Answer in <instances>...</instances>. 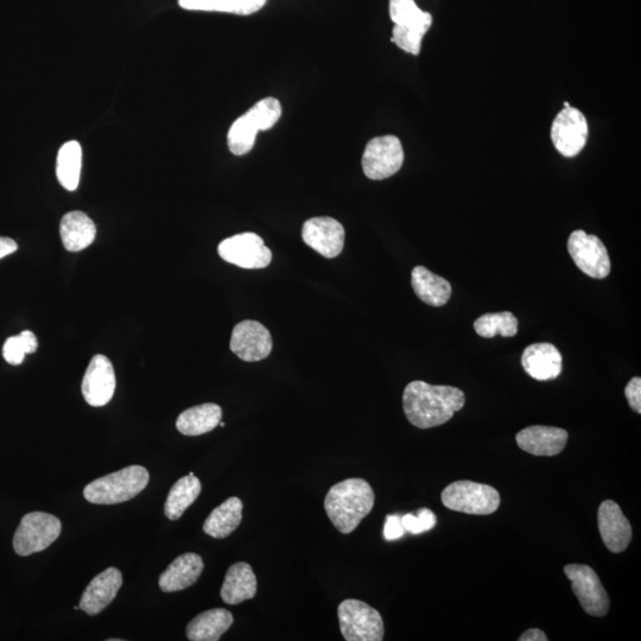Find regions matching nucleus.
<instances>
[{"label": "nucleus", "instance_id": "f3484780", "mask_svg": "<svg viewBox=\"0 0 641 641\" xmlns=\"http://www.w3.org/2000/svg\"><path fill=\"white\" fill-rule=\"evenodd\" d=\"M123 586V575L116 568H109L95 576L81 596L80 609L86 614L98 615L116 599Z\"/></svg>", "mask_w": 641, "mask_h": 641}, {"label": "nucleus", "instance_id": "f03ea898", "mask_svg": "<svg viewBox=\"0 0 641 641\" xmlns=\"http://www.w3.org/2000/svg\"><path fill=\"white\" fill-rule=\"evenodd\" d=\"M374 492L364 479L353 478L330 488L325 499V510L336 530L349 535L358 528L361 520L371 513Z\"/></svg>", "mask_w": 641, "mask_h": 641}, {"label": "nucleus", "instance_id": "aec40b11", "mask_svg": "<svg viewBox=\"0 0 641 641\" xmlns=\"http://www.w3.org/2000/svg\"><path fill=\"white\" fill-rule=\"evenodd\" d=\"M203 568L202 557L194 552L177 557L160 576L162 592L175 593L192 587L200 579Z\"/></svg>", "mask_w": 641, "mask_h": 641}, {"label": "nucleus", "instance_id": "c85d7f7f", "mask_svg": "<svg viewBox=\"0 0 641 641\" xmlns=\"http://www.w3.org/2000/svg\"><path fill=\"white\" fill-rule=\"evenodd\" d=\"M82 167V148L79 142L63 144L56 162V176L61 186L69 192L79 187Z\"/></svg>", "mask_w": 641, "mask_h": 641}, {"label": "nucleus", "instance_id": "2f4dec72", "mask_svg": "<svg viewBox=\"0 0 641 641\" xmlns=\"http://www.w3.org/2000/svg\"><path fill=\"white\" fill-rule=\"evenodd\" d=\"M414 514H405L402 517V524L405 532H410L412 535H421L423 532L433 530L437 523L435 513L429 509H421Z\"/></svg>", "mask_w": 641, "mask_h": 641}, {"label": "nucleus", "instance_id": "2eb2a0df", "mask_svg": "<svg viewBox=\"0 0 641 641\" xmlns=\"http://www.w3.org/2000/svg\"><path fill=\"white\" fill-rule=\"evenodd\" d=\"M116 385V373L110 359L105 355H95L82 380L81 390L85 401L94 408L109 404Z\"/></svg>", "mask_w": 641, "mask_h": 641}, {"label": "nucleus", "instance_id": "f8f14e48", "mask_svg": "<svg viewBox=\"0 0 641 641\" xmlns=\"http://www.w3.org/2000/svg\"><path fill=\"white\" fill-rule=\"evenodd\" d=\"M219 256L225 262L243 269H265L271 263L272 252L256 233H240L221 241Z\"/></svg>", "mask_w": 641, "mask_h": 641}, {"label": "nucleus", "instance_id": "e433bc0d", "mask_svg": "<svg viewBox=\"0 0 641 641\" xmlns=\"http://www.w3.org/2000/svg\"><path fill=\"white\" fill-rule=\"evenodd\" d=\"M219 425H220V427L224 428L226 424L224 422L220 421Z\"/></svg>", "mask_w": 641, "mask_h": 641}, {"label": "nucleus", "instance_id": "6ab92c4d", "mask_svg": "<svg viewBox=\"0 0 641 641\" xmlns=\"http://www.w3.org/2000/svg\"><path fill=\"white\" fill-rule=\"evenodd\" d=\"M522 365L526 373L539 382L556 379L562 372V354L548 342L525 348Z\"/></svg>", "mask_w": 641, "mask_h": 641}, {"label": "nucleus", "instance_id": "423d86ee", "mask_svg": "<svg viewBox=\"0 0 641 641\" xmlns=\"http://www.w3.org/2000/svg\"><path fill=\"white\" fill-rule=\"evenodd\" d=\"M342 636L347 641H382L384 621L382 615L366 602L348 599L338 607Z\"/></svg>", "mask_w": 641, "mask_h": 641}, {"label": "nucleus", "instance_id": "bb28decb", "mask_svg": "<svg viewBox=\"0 0 641 641\" xmlns=\"http://www.w3.org/2000/svg\"><path fill=\"white\" fill-rule=\"evenodd\" d=\"M268 0H179L180 8L188 11L221 12L238 16L255 15Z\"/></svg>", "mask_w": 641, "mask_h": 641}, {"label": "nucleus", "instance_id": "393cba45", "mask_svg": "<svg viewBox=\"0 0 641 641\" xmlns=\"http://www.w3.org/2000/svg\"><path fill=\"white\" fill-rule=\"evenodd\" d=\"M221 417L219 405L206 403L183 411L177 418L176 428L186 436L205 435L218 427Z\"/></svg>", "mask_w": 641, "mask_h": 641}, {"label": "nucleus", "instance_id": "c9c22d12", "mask_svg": "<svg viewBox=\"0 0 641 641\" xmlns=\"http://www.w3.org/2000/svg\"><path fill=\"white\" fill-rule=\"evenodd\" d=\"M519 641H548V637L542 630L531 628L519 637Z\"/></svg>", "mask_w": 641, "mask_h": 641}, {"label": "nucleus", "instance_id": "473e14b6", "mask_svg": "<svg viewBox=\"0 0 641 641\" xmlns=\"http://www.w3.org/2000/svg\"><path fill=\"white\" fill-rule=\"evenodd\" d=\"M405 530L402 524V517L398 514H391L386 517L384 526V537L386 541H396L404 536Z\"/></svg>", "mask_w": 641, "mask_h": 641}, {"label": "nucleus", "instance_id": "7c9ffc66", "mask_svg": "<svg viewBox=\"0 0 641 641\" xmlns=\"http://www.w3.org/2000/svg\"><path fill=\"white\" fill-rule=\"evenodd\" d=\"M38 341L36 335L30 330H24L23 333L11 336L6 340L3 347V357L10 365H21L25 355L33 354L37 351Z\"/></svg>", "mask_w": 641, "mask_h": 641}, {"label": "nucleus", "instance_id": "6e6552de", "mask_svg": "<svg viewBox=\"0 0 641 641\" xmlns=\"http://www.w3.org/2000/svg\"><path fill=\"white\" fill-rule=\"evenodd\" d=\"M404 158L401 139L390 135L380 136L367 143L361 165L368 179L382 181L402 169Z\"/></svg>", "mask_w": 641, "mask_h": 641}, {"label": "nucleus", "instance_id": "f257e3e1", "mask_svg": "<svg viewBox=\"0 0 641 641\" xmlns=\"http://www.w3.org/2000/svg\"><path fill=\"white\" fill-rule=\"evenodd\" d=\"M465 403V393L458 387L430 385L422 380L406 385L403 393L404 414L412 425L420 429L435 428L449 422Z\"/></svg>", "mask_w": 641, "mask_h": 641}, {"label": "nucleus", "instance_id": "a211bd4d", "mask_svg": "<svg viewBox=\"0 0 641 641\" xmlns=\"http://www.w3.org/2000/svg\"><path fill=\"white\" fill-rule=\"evenodd\" d=\"M566 430L544 425L525 428L516 437L518 447L535 456H556L561 454L568 443Z\"/></svg>", "mask_w": 641, "mask_h": 641}, {"label": "nucleus", "instance_id": "5701e85b", "mask_svg": "<svg viewBox=\"0 0 641 641\" xmlns=\"http://www.w3.org/2000/svg\"><path fill=\"white\" fill-rule=\"evenodd\" d=\"M411 285L422 302L431 307H442L452 297V285L441 276L433 274L424 266L412 270Z\"/></svg>", "mask_w": 641, "mask_h": 641}, {"label": "nucleus", "instance_id": "f704fd0d", "mask_svg": "<svg viewBox=\"0 0 641 641\" xmlns=\"http://www.w3.org/2000/svg\"><path fill=\"white\" fill-rule=\"evenodd\" d=\"M18 245L15 240L6 237H0V259L12 255L16 252Z\"/></svg>", "mask_w": 641, "mask_h": 641}, {"label": "nucleus", "instance_id": "72a5a7b5", "mask_svg": "<svg viewBox=\"0 0 641 641\" xmlns=\"http://www.w3.org/2000/svg\"><path fill=\"white\" fill-rule=\"evenodd\" d=\"M625 396L627 398L628 404H630L631 409L636 411L637 414H641V379L639 377L633 378L630 383L627 384L625 389Z\"/></svg>", "mask_w": 641, "mask_h": 641}, {"label": "nucleus", "instance_id": "ddd939ff", "mask_svg": "<svg viewBox=\"0 0 641 641\" xmlns=\"http://www.w3.org/2000/svg\"><path fill=\"white\" fill-rule=\"evenodd\" d=\"M272 336L262 323L245 320L233 328L231 351L247 363H255L269 357L272 351Z\"/></svg>", "mask_w": 641, "mask_h": 641}, {"label": "nucleus", "instance_id": "a878e982", "mask_svg": "<svg viewBox=\"0 0 641 641\" xmlns=\"http://www.w3.org/2000/svg\"><path fill=\"white\" fill-rule=\"evenodd\" d=\"M243 501L237 497L227 499L214 509L203 524V531L215 539L231 536L243 519Z\"/></svg>", "mask_w": 641, "mask_h": 641}, {"label": "nucleus", "instance_id": "4c0bfd02", "mask_svg": "<svg viewBox=\"0 0 641 641\" xmlns=\"http://www.w3.org/2000/svg\"><path fill=\"white\" fill-rule=\"evenodd\" d=\"M569 106H570L569 103H567L566 101V103H564V107H569Z\"/></svg>", "mask_w": 641, "mask_h": 641}, {"label": "nucleus", "instance_id": "1a4fd4ad", "mask_svg": "<svg viewBox=\"0 0 641 641\" xmlns=\"http://www.w3.org/2000/svg\"><path fill=\"white\" fill-rule=\"evenodd\" d=\"M551 142L564 157L573 158L585 149L589 125L585 114L575 107H564L551 125Z\"/></svg>", "mask_w": 641, "mask_h": 641}, {"label": "nucleus", "instance_id": "b1692460", "mask_svg": "<svg viewBox=\"0 0 641 641\" xmlns=\"http://www.w3.org/2000/svg\"><path fill=\"white\" fill-rule=\"evenodd\" d=\"M233 621V615L227 609H209L190 621L187 637L192 641H218L230 630Z\"/></svg>", "mask_w": 641, "mask_h": 641}, {"label": "nucleus", "instance_id": "9d476101", "mask_svg": "<svg viewBox=\"0 0 641 641\" xmlns=\"http://www.w3.org/2000/svg\"><path fill=\"white\" fill-rule=\"evenodd\" d=\"M568 252L583 274L595 279H604L611 274V259L598 237L577 230L570 234Z\"/></svg>", "mask_w": 641, "mask_h": 641}, {"label": "nucleus", "instance_id": "20e7f679", "mask_svg": "<svg viewBox=\"0 0 641 641\" xmlns=\"http://www.w3.org/2000/svg\"><path fill=\"white\" fill-rule=\"evenodd\" d=\"M149 480V472L144 467H126L88 484L84 497L88 503L95 505L122 504L143 492Z\"/></svg>", "mask_w": 641, "mask_h": 641}, {"label": "nucleus", "instance_id": "cd10ccee", "mask_svg": "<svg viewBox=\"0 0 641 641\" xmlns=\"http://www.w3.org/2000/svg\"><path fill=\"white\" fill-rule=\"evenodd\" d=\"M201 493V482L193 473L183 477L171 488L164 505V513L170 520H179L188 507L194 504Z\"/></svg>", "mask_w": 641, "mask_h": 641}, {"label": "nucleus", "instance_id": "9b49d317", "mask_svg": "<svg viewBox=\"0 0 641 641\" xmlns=\"http://www.w3.org/2000/svg\"><path fill=\"white\" fill-rule=\"evenodd\" d=\"M564 573L585 612L592 617H605L609 611V598L595 571L585 564H568Z\"/></svg>", "mask_w": 641, "mask_h": 641}, {"label": "nucleus", "instance_id": "39448f33", "mask_svg": "<svg viewBox=\"0 0 641 641\" xmlns=\"http://www.w3.org/2000/svg\"><path fill=\"white\" fill-rule=\"evenodd\" d=\"M441 498L447 509L475 516H488L500 506V494L494 487L468 480L453 482L444 488Z\"/></svg>", "mask_w": 641, "mask_h": 641}, {"label": "nucleus", "instance_id": "412c9836", "mask_svg": "<svg viewBox=\"0 0 641 641\" xmlns=\"http://www.w3.org/2000/svg\"><path fill=\"white\" fill-rule=\"evenodd\" d=\"M220 594L225 604L231 606L255 598L257 577L249 563L239 562L228 569Z\"/></svg>", "mask_w": 641, "mask_h": 641}, {"label": "nucleus", "instance_id": "0eeeda50", "mask_svg": "<svg viewBox=\"0 0 641 641\" xmlns=\"http://www.w3.org/2000/svg\"><path fill=\"white\" fill-rule=\"evenodd\" d=\"M60 519L46 512H30L22 518L14 537L19 556H30L46 550L60 537Z\"/></svg>", "mask_w": 641, "mask_h": 641}, {"label": "nucleus", "instance_id": "7ed1b4c3", "mask_svg": "<svg viewBox=\"0 0 641 641\" xmlns=\"http://www.w3.org/2000/svg\"><path fill=\"white\" fill-rule=\"evenodd\" d=\"M282 105L276 98H265L251 107L231 126L227 135L228 149L236 156H244L255 147L259 131H268L282 117Z\"/></svg>", "mask_w": 641, "mask_h": 641}, {"label": "nucleus", "instance_id": "c756f323", "mask_svg": "<svg viewBox=\"0 0 641 641\" xmlns=\"http://www.w3.org/2000/svg\"><path fill=\"white\" fill-rule=\"evenodd\" d=\"M518 319L510 312L490 313L479 317L474 322V329L481 338L492 339L501 335L513 338L518 333Z\"/></svg>", "mask_w": 641, "mask_h": 641}, {"label": "nucleus", "instance_id": "4468645a", "mask_svg": "<svg viewBox=\"0 0 641 641\" xmlns=\"http://www.w3.org/2000/svg\"><path fill=\"white\" fill-rule=\"evenodd\" d=\"M346 232L338 220L329 217L312 218L304 222L302 239L319 255L338 257L345 246Z\"/></svg>", "mask_w": 641, "mask_h": 641}, {"label": "nucleus", "instance_id": "dca6fc26", "mask_svg": "<svg viewBox=\"0 0 641 641\" xmlns=\"http://www.w3.org/2000/svg\"><path fill=\"white\" fill-rule=\"evenodd\" d=\"M599 531L606 548L614 554L625 551L632 539V526L621 507L613 500H606L599 507Z\"/></svg>", "mask_w": 641, "mask_h": 641}, {"label": "nucleus", "instance_id": "4be33fe9", "mask_svg": "<svg viewBox=\"0 0 641 641\" xmlns=\"http://www.w3.org/2000/svg\"><path fill=\"white\" fill-rule=\"evenodd\" d=\"M60 234L63 246L69 252H80L93 244L97 227L84 212H69L61 220Z\"/></svg>", "mask_w": 641, "mask_h": 641}]
</instances>
